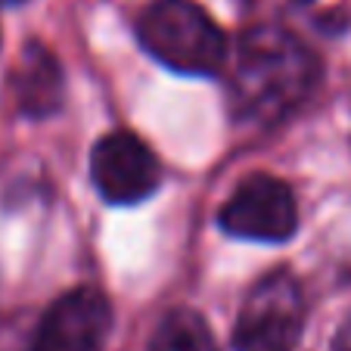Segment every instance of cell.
<instances>
[{
    "mask_svg": "<svg viewBox=\"0 0 351 351\" xmlns=\"http://www.w3.org/2000/svg\"><path fill=\"white\" fill-rule=\"evenodd\" d=\"M239 3H252V0H239Z\"/></svg>",
    "mask_w": 351,
    "mask_h": 351,
    "instance_id": "30bf717a",
    "label": "cell"
},
{
    "mask_svg": "<svg viewBox=\"0 0 351 351\" xmlns=\"http://www.w3.org/2000/svg\"><path fill=\"white\" fill-rule=\"evenodd\" d=\"M330 351H351V311H348V317L339 324V330L332 332Z\"/></svg>",
    "mask_w": 351,
    "mask_h": 351,
    "instance_id": "9c48e42d",
    "label": "cell"
},
{
    "mask_svg": "<svg viewBox=\"0 0 351 351\" xmlns=\"http://www.w3.org/2000/svg\"><path fill=\"white\" fill-rule=\"evenodd\" d=\"M295 3H308V0H295Z\"/></svg>",
    "mask_w": 351,
    "mask_h": 351,
    "instance_id": "8fae6325",
    "label": "cell"
},
{
    "mask_svg": "<svg viewBox=\"0 0 351 351\" xmlns=\"http://www.w3.org/2000/svg\"><path fill=\"white\" fill-rule=\"evenodd\" d=\"M320 78V62L298 38L274 25L252 28L239 38L233 66L237 115L252 121H280L305 103Z\"/></svg>",
    "mask_w": 351,
    "mask_h": 351,
    "instance_id": "6da1fadb",
    "label": "cell"
},
{
    "mask_svg": "<svg viewBox=\"0 0 351 351\" xmlns=\"http://www.w3.org/2000/svg\"><path fill=\"white\" fill-rule=\"evenodd\" d=\"M143 50L180 75H215L227 60L218 22L193 0H156L137 22Z\"/></svg>",
    "mask_w": 351,
    "mask_h": 351,
    "instance_id": "7a4b0ae2",
    "label": "cell"
},
{
    "mask_svg": "<svg viewBox=\"0 0 351 351\" xmlns=\"http://www.w3.org/2000/svg\"><path fill=\"white\" fill-rule=\"evenodd\" d=\"M109 326V298L93 286H78L47 308L32 351H103Z\"/></svg>",
    "mask_w": 351,
    "mask_h": 351,
    "instance_id": "8992f818",
    "label": "cell"
},
{
    "mask_svg": "<svg viewBox=\"0 0 351 351\" xmlns=\"http://www.w3.org/2000/svg\"><path fill=\"white\" fill-rule=\"evenodd\" d=\"M224 233L252 243H286L298 230L292 190L271 174H252L233 190L218 215Z\"/></svg>",
    "mask_w": 351,
    "mask_h": 351,
    "instance_id": "277c9868",
    "label": "cell"
},
{
    "mask_svg": "<svg viewBox=\"0 0 351 351\" xmlns=\"http://www.w3.org/2000/svg\"><path fill=\"white\" fill-rule=\"evenodd\" d=\"M93 186L109 206H137L159 186V159L137 134L112 131L90 153Z\"/></svg>",
    "mask_w": 351,
    "mask_h": 351,
    "instance_id": "5b68a950",
    "label": "cell"
},
{
    "mask_svg": "<svg viewBox=\"0 0 351 351\" xmlns=\"http://www.w3.org/2000/svg\"><path fill=\"white\" fill-rule=\"evenodd\" d=\"M149 351H218L212 326L193 308H174L149 339Z\"/></svg>",
    "mask_w": 351,
    "mask_h": 351,
    "instance_id": "ba28073f",
    "label": "cell"
},
{
    "mask_svg": "<svg viewBox=\"0 0 351 351\" xmlns=\"http://www.w3.org/2000/svg\"><path fill=\"white\" fill-rule=\"evenodd\" d=\"M305 330V298L289 271H271L249 289L233 330L237 351H292Z\"/></svg>",
    "mask_w": 351,
    "mask_h": 351,
    "instance_id": "3957f363",
    "label": "cell"
},
{
    "mask_svg": "<svg viewBox=\"0 0 351 351\" xmlns=\"http://www.w3.org/2000/svg\"><path fill=\"white\" fill-rule=\"evenodd\" d=\"M13 93L16 103L25 115L44 119L56 112L62 103V72L56 56L40 44H25L22 60L13 75Z\"/></svg>",
    "mask_w": 351,
    "mask_h": 351,
    "instance_id": "52a82bcc",
    "label": "cell"
},
{
    "mask_svg": "<svg viewBox=\"0 0 351 351\" xmlns=\"http://www.w3.org/2000/svg\"><path fill=\"white\" fill-rule=\"evenodd\" d=\"M3 3H16V0H3Z\"/></svg>",
    "mask_w": 351,
    "mask_h": 351,
    "instance_id": "7c38bea8",
    "label": "cell"
}]
</instances>
